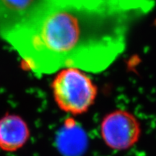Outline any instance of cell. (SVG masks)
<instances>
[{
	"label": "cell",
	"mask_w": 156,
	"mask_h": 156,
	"mask_svg": "<svg viewBox=\"0 0 156 156\" xmlns=\"http://www.w3.org/2000/svg\"><path fill=\"white\" fill-rule=\"evenodd\" d=\"M30 137V129L22 117L7 114L0 119V149L15 152L22 148Z\"/></svg>",
	"instance_id": "5b68a950"
},
{
	"label": "cell",
	"mask_w": 156,
	"mask_h": 156,
	"mask_svg": "<svg viewBox=\"0 0 156 156\" xmlns=\"http://www.w3.org/2000/svg\"><path fill=\"white\" fill-rule=\"evenodd\" d=\"M51 87L58 108L72 115L87 112L94 103L98 93L92 80L75 67L62 69L54 77Z\"/></svg>",
	"instance_id": "7a4b0ae2"
},
{
	"label": "cell",
	"mask_w": 156,
	"mask_h": 156,
	"mask_svg": "<svg viewBox=\"0 0 156 156\" xmlns=\"http://www.w3.org/2000/svg\"><path fill=\"white\" fill-rule=\"evenodd\" d=\"M152 0H53L30 25L4 38L37 75L66 67L98 73L125 48L133 20Z\"/></svg>",
	"instance_id": "6da1fadb"
},
{
	"label": "cell",
	"mask_w": 156,
	"mask_h": 156,
	"mask_svg": "<svg viewBox=\"0 0 156 156\" xmlns=\"http://www.w3.org/2000/svg\"><path fill=\"white\" fill-rule=\"evenodd\" d=\"M53 0H0V37L30 25Z\"/></svg>",
	"instance_id": "277c9868"
},
{
	"label": "cell",
	"mask_w": 156,
	"mask_h": 156,
	"mask_svg": "<svg viewBox=\"0 0 156 156\" xmlns=\"http://www.w3.org/2000/svg\"><path fill=\"white\" fill-rule=\"evenodd\" d=\"M101 134L109 148L125 151L138 142L141 135V126L133 114L119 109L104 116L101 124Z\"/></svg>",
	"instance_id": "3957f363"
}]
</instances>
